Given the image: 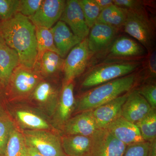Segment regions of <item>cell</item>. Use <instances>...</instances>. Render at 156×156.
Segmentation results:
<instances>
[{
  "mask_svg": "<svg viewBox=\"0 0 156 156\" xmlns=\"http://www.w3.org/2000/svg\"><path fill=\"white\" fill-rule=\"evenodd\" d=\"M17 106L13 109L12 114L23 130L56 131L52 126L50 117L38 109L28 105Z\"/></svg>",
  "mask_w": 156,
  "mask_h": 156,
  "instance_id": "cell-9",
  "label": "cell"
},
{
  "mask_svg": "<svg viewBox=\"0 0 156 156\" xmlns=\"http://www.w3.org/2000/svg\"><path fill=\"white\" fill-rule=\"evenodd\" d=\"M19 64V56L17 52L5 43L0 45V69L4 89L7 86L13 71Z\"/></svg>",
  "mask_w": 156,
  "mask_h": 156,
  "instance_id": "cell-23",
  "label": "cell"
},
{
  "mask_svg": "<svg viewBox=\"0 0 156 156\" xmlns=\"http://www.w3.org/2000/svg\"><path fill=\"white\" fill-rule=\"evenodd\" d=\"M147 70L150 75L153 77H155L156 74V50L150 54L148 59Z\"/></svg>",
  "mask_w": 156,
  "mask_h": 156,
  "instance_id": "cell-35",
  "label": "cell"
},
{
  "mask_svg": "<svg viewBox=\"0 0 156 156\" xmlns=\"http://www.w3.org/2000/svg\"><path fill=\"white\" fill-rule=\"evenodd\" d=\"M149 144L144 141L128 145L123 156H148Z\"/></svg>",
  "mask_w": 156,
  "mask_h": 156,
  "instance_id": "cell-33",
  "label": "cell"
},
{
  "mask_svg": "<svg viewBox=\"0 0 156 156\" xmlns=\"http://www.w3.org/2000/svg\"><path fill=\"white\" fill-rule=\"evenodd\" d=\"M62 146L66 156H87L91 144V136L62 135Z\"/></svg>",
  "mask_w": 156,
  "mask_h": 156,
  "instance_id": "cell-22",
  "label": "cell"
},
{
  "mask_svg": "<svg viewBox=\"0 0 156 156\" xmlns=\"http://www.w3.org/2000/svg\"><path fill=\"white\" fill-rule=\"evenodd\" d=\"M59 20L66 23L74 34L84 40L88 36V27L79 0H68L66 2L64 11Z\"/></svg>",
  "mask_w": 156,
  "mask_h": 156,
  "instance_id": "cell-13",
  "label": "cell"
},
{
  "mask_svg": "<svg viewBox=\"0 0 156 156\" xmlns=\"http://www.w3.org/2000/svg\"><path fill=\"white\" fill-rule=\"evenodd\" d=\"M76 105L73 82L64 84L55 112L51 118L52 126L56 131L61 132L66 123L71 118L72 115L75 110Z\"/></svg>",
  "mask_w": 156,
  "mask_h": 156,
  "instance_id": "cell-11",
  "label": "cell"
},
{
  "mask_svg": "<svg viewBox=\"0 0 156 156\" xmlns=\"http://www.w3.org/2000/svg\"><path fill=\"white\" fill-rule=\"evenodd\" d=\"M20 0H0V20H8L18 13Z\"/></svg>",
  "mask_w": 156,
  "mask_h": 156,
  "instance_id": "cell-30",
  "label": "cell"
},
{
  "mask_svg": "<svg viewBox=\"0 0 156 156\" xmlns=\"http://www.w3.org/2000/svg\"><path fill=\"white\" fill-rule=\"evenodd\" d=\"M105 129L127 146L144 141L136 125L129 122L122 116Z\"/></svg>",
  "mask_w": 156,
  "mask_h": 156,
  "instance_id": "cell-18",
  "label": "cell"
},
{
  "mask_svg": "<svg viewBox=\"0 0 156 156\" xmlns=\"http://www.w3.org/2000/svg\"><path fill=\"white\" fill-rule=\"evenodd\" d=\"M66 2L64 0H43L36 13L29 18L35 27L51 28L60 20Z\"/></svg>",
  "mask_w": 156,
  "mask_h": 156,
  "instance_id": "cell-12",
  "label": "cell"
},
{
  "mask_svg": "<svg viewBox=\"0 0 156 156\" xmlns=\"http://www.w3.org/2000/svg\"><path fill=\"white\" fill-rule=\"evenodd\" d=\"M79 2L85 21L90 29L96 23L101 11L94 0H79Z\"/></svg>",
  "mask_w": 156,
  "mask_h": 156,
  "instance_id": "cell-29",
  "label": "cell"
},
{
  "mask_svg": "<svg viewBox=\"0 0 156 156\" xmlns=\"http://www.w3.org/2000/svg\"><path fill=\"white\" fill-rule=\"evenodd\" d=\"M5 41H4V39H3L2 35L0 34V45L5 44Z\"/></svg>",
  "mask_w": 156,
  "mask_h": 156,
  "instance_id": "cell-41",
  "label": "cell"
},
{
  "mask_svg": "<svg viewBox=\"0 0 156 156\" xmlns=\"http://www.w3.org/2000/svg\"><path fill=\"white\" fill-rule=\"evenodd\" d=\"M91 54L87 38L70 51L64 59L62 69L64 75L63 85L73 82L75 78L84 73Z\"/></svg>",
  "mask_w": 156,
  "mask_h": 156,
  "instance_id": "cell-8",
  "label": "cell"
},
{
  "mask_svg": "<svg viewBox=\"0 0 156 156\" xmlns=\"http://www.w3.org/2000/svg\"><path fill=\"white\" fill-rule=\"evenodd\" d=\"M126 18L125 9L119 8L113 4L101 12L96 22L104 23L119 30L123 27Z\"/></svg>",
  "mask_w": 156,
  "mask_h": 156,
  "instance_id": "cell-25",
  "label": "cell"
},
{
  "mask_svg": "<svg viewBox=\"0 0 156 156\" xmlns=\"http://www.w3.org/2000/svg\"><path fill=\"white\" fill-rule=\"evenodd\" d=\"M51 29L54 44L58 50L59 56L64 58L76 45L82 40L74 34L66 23L58 20Z\"/></svg>",
  "mask_w": 156,
  "mask_h": 156,
  "instance_id": "cell-19",
  "label": "cell"
},
{
  "mask_svg": "<svg viewBox=\"0 0 156 156\" xmlns=\"http://www.w3.org/2000/svg\"><path fill=\"white\" fill-rule=\"evenodd\" d=\"M113 4L121 9L135 10L143 9L142 2L135 0H113Z\"/></svg>",
  "mask_w": 156,
  "mask_h": 156,
  "instance_id": "cell-34",
  "label": "cell"
},
{
  "mask_svg": "<svg viewBox=\"0 0 156 156\" xmlns=\"http://www.w3.org/2000/svg\"><path fill=\"white\" fill-rule=\"evenodd\" d=\"M43 0H20L18 13L30 18L41 7Z\"/></svg>",
  "mask_w": 156,
  "mask_h": 156,
  "instance_id": "cell-31",
  "label": "cell"
},
{
  "mask_svg": "<svg viewBox=\"0 0 156 156\" xmlns=\"http://www.w3.org/2000/svg\"><path fill=\"white\" fill-rule=\"evenodd\" d=\"M136 90L140 95L145 98L151 108L156 110V85L154 84H147Z\"/></svg>",
  "mask_w": 156,
  "mask_h": 156,
  "instance_id": "cell-32",
  "label": "cell"
},
{
  "mask_svg": "<svg viewBox=\"0 0 156 156\" xmlns=\"http://www.w3.org/2000/svg\"><path fill=\"white\" fill-rule=\"evenodd\" d=\"M0 34L6 45L17 52L20 64L34 69L37 56L36 27L29 18L17 13L1 21Z\"/></svg>",
  "mask_w": 156,
  "mask_h": 156,
  "instance_id": "cell-1",
  "label": "cell"
},
{
  "mask_svg": "<svg viewBox=\"0 0 156 156\" xmlns=\"http://www.w3.org/2000/svg\"><path fill=\"white\" fill-rule=\"evenodd\" d=\"M87 156H123L127 146L113 136L106 129H98L91 136Z\"/></svg>",
  "mask_w": 156,
  "mask_h": 156,
  "instance_id": "cell-10",
  "label": "cell"
},
{
  "mask_svg": "<svg viewBox=\"0 0 156 156\" xmlns=\"http://www.w3.org/2000/svg\"><path fill=\"white\" fill-rule=\"evenodd\" d=\"M0 85L4 88L3 86L2 76V71H1V69H0Z\"/></svg>",
  "mask_w": 156,
  "mask_h": 156,
  "instance_id": "cell-40",
  "label": "cell"
},
{
  "mask_svg": "<svg viewBox=\"0 0 156 156\" xmlns=\"http://www.w3.org/2000/svg\"><path fill=\"white\" fill-rule=\"evenodd\" d=\"M92 110L78 113L66 122L62 129V135L91 136L98 130Z\"/></svg>",
  "mask_w": 156,
  "mask_h": 156,
  "instance_id": "cell-14",
  "label": "cell"
},
{
  "mask_svg": "<svg viewBox=\"0 0 156 156\" xmlns=\"http://www.w3.org/2000/svg\"><path fill=\"white\" fill-rule=\"evenodd\" d=\"M110 55L119 57H131L145 55V48L136 41L127 37L118 38L110 48Z\"/></svg>",
  "mask_w": 156,
  "mask_h": 156,
  "instance_id": "cell-21",
  "label": "cell"
},
{
  "mask_svg": "<svg viewBox=\"0 0 156 156\" xmlns=\"http://www.w3.org/2000/svg\"><path fill=\"white\" fill-rule=\"evenodd\" d=\"M64 59L52 51H46L37 57L34 69L44 79H52L62 71Z\"/></svg>",
  "mask_w": 156,
  "mask_h": 156,
  "instance_id": "cell-20",
  "label": "cell"
},
{
  "mask_svg": "<svg viewBox=\"0 0 156 156\" xmlns=\"http://www.w3.org/2000/svg\"><path fill=\"white\" fill-rule=\"evenodd\" d=\"M61 90L52 79H43L36 87L27 102L51 119L58 103Z\"/></svg>",
  "mask_w": 156,
  "mask_h": 156,
  "instance_id": "cell-7",
  "label": "cell"
},
{
  "mask_svg": "<svg viewBox=\"0 0 156 156\" xmlns=\"http://www.w3.org/2000/svg\"><path fill=\"white\" fill-rule=\"evenodd\" d=\"M140 64L137 62H122L101 66L87 75L81 86L85 88H91L122 77L136 70Z\"/></svg>",
  "mask_w": 156,
  "mask_h": 156,
  "instance_id": "cell-4",
  "label": "cell"
},
{
  "mask_svg": "<svg viewBox=\"0 0 156 156\" xmlns=\"http://www.w3.org/2000/svg\"><path fill=\"white\" fill-rule=\"evenodd\" d=\"M119 30L110 26L96 22L90 29L87 37L91 53H98L106 49L113 43Z\"/></svg>",
  "mask_w": 156,
  "mask_h": 156,
  "instance_id": "cell-15",
  "label": "cell"
},
{
  "mask_svg": "<svg viewBox=\"0 0 156 156\" xmlns=\"http://www.w3.org/2000/svg\"><path fill=\"white\" fill-rule=\"evenodd\" d=\"M5 156H28V146L22 132L14 128L7 141Z\"/></svg>",
  "mask_w": 156,
  "mask_h": 156,
  "instance_id": "cell-24",
  "label": "cell"
},
{
  "mask_svg": "<svg viewBox=\"0 0 156 156\" xmlns=\"http://www.w3.org/2000/svg\"><path fill=\"white\" fill-rule=\"evenodd\" d=\"M135 76L128 75L105 83L89 90L76 101L75 111H91L129 92L134 86Z\"/></svg>",
  "mask_w": 156,
  "mask_h": 156,
  "instance_id": "cell-2",
  "label": "cell"
},
{
  "mask_svg": "<svg viewBox=\"0 0 156 156\" xmlns=\"http://www.w3.org/2000/svg\"><path fill=\"white\" fill-rule=\"evenodd\" d=\"M1 20H0V24H1Z\"/></svg>",
  "mask_w": 156,
  "mask_h": 156,
  "instance_id": "cell-43",
  "label": "cell"
},
{
  "mask_svg": "<svg viewBox=\"0 0 156 156\" xmlns=\"http://www.w3.org/2000/svg\"><path fill=\"white\" fill-rule=\"evenodd\" d=\"M5 95V89L0 85V111L3 110L2 104Z\"/></svg>",
  "mask_w": 156,
  "mask_h": 156,
  "instance_id": "cell-38",
  "label": "cell"
},
{
  "mask_svg": "<svg viewBox=\"0 0 156 156\" xmlns=\"http://www.w3.org/2000/svg\"><path fill=\"white\" fill-rule=\"evenodd\" d=\"M124 9L126 14L124 30L150 50L153 44L154 30L144 9L135 11Z\"/></svg>",
  "mask_w": 156,
  "mask_h": 156,
  "instance_id": "cell-5",
  "label": "cell"
},
{
  "mask_svg": "<svg viewBox=\"0 0 156 156\" xmlns=\"http://www.w3.org/2000/svg\"><path fill=\"white\" fill-rule=\"evenodd\" d=\"M144 141L151 142L156 139V113L152 109L148 114L136 124Z\"/></svg>",
  "mask_w": 156,
  "mask_h": 156,
  "instance_id": "cell-27",
  "label": "cell"
},
{
  "mask_svg": "<svg viewBox=\"0 0 156 156\" xmlns=\"http://www.w3.org/2000/svg\"><path fill=\"white\" fill-rule=\"evenodd\" d=\"M43 79L34 69L19 64L9 78L5 89V95L11 102H26Z\"/></svg>",
  "mask_w": 156,
  "mask_h": 156,
  "instance_id": "cell-3",
  "label": "cell"
},
{
  "mask_svg": "<svg viewBox=\"0 0 156 156\" xmlns=\"http://www.w3.org/2000/svg\"><path fill=\"white\" fill-rule=\"evenodd\" d=\"M0 156H5L4 154H0Z\"/></svg>",
  "mask_w": 156,
  "mask_h": 156,
  "instance_id": "cell-42",
  "label": "cell"
},
{
  "mask_svg": "<svg viewBox=\"0 0 156 156\" xmlns=\"http://www.w3.org/2000/svg\"><path fill=\"white\" fill-rule=\"evenodd\" d=\"M15 125L5 111H0V154H4L7 141Z\"/></svg>",
  "mask_w": 156,
  "mask_h": 156,
  "instance_id": "cell-28",
  "label": "cell"
},
{
  "mask_svg": "<svg viewBox=\"0 0 156 156\" xmlns=\"http://www.w3.org/2000/svg\"><path fill=\"white\" fill-rule=\"evenodd\" d=\"M148 151V156H156V140L150 142Z\"/></svg>",
  "mask_w": 156,
  "mask_h": 156,
  "instance_id": "cell-37",
  "label": "cell"
},
{
  "mask_svg": "<svg viewBox=\"0 0 156 156\" xmlns=\"http://www.w3.org/2000/svg\"><path fill=\"white\" fill-rule=\"evenodd\" d=\"M128 94H125L92 110L98 129H105L112 122L121 116L123 104Z\"/></svg>",
  "mask_w": 156,
  "mask_h": 156,
  "instance_id": "cell-17",
  "label": "cell"
},
{
  "mask_svg": "<svg viewBox=\"0 0 156 156\" xmlns=\"http://www.w3.org/2000/svg\"><path fill=\"white\" fill-rule=\"evenodd\" d=\"M28 156H44L39 154L36 151L30 147L28 146Z\"/></svg>",
  "mask_w": 156,
  "mask_h": 156,
  "instance_id": "cell-39",
  "label": "cell"
},
{
  "mask_svg": "<svg viewBox=\"0 0 156 156\" xmlns=\"http://www.w3.org/2000/svg\"><path fill=\"white\" fill-rule=\"evenodd\" d=\"M94 1L101 11L104 9L108 8L109 6L113 5V2L112 0H94Z\"/></svg>",
  "mask_w": 156,
  "mask_h": 156,
  "instance_id": "cell-36",
  "label": "cell"
},
{
  "mask_svg": "<svg viewBox=\"0 0 156 156\" xmlns=\"http://www.w3.org/2000/svg\"><path fill=\"white\" fill-rule=\"evenodd\" d=\"M152 109L145 98L135 90L128 94L127 99L122 107L121 115L136 125Z\"/></svg>",
  "mask_w": 156,
  "mask_h": 156,
  "instance_id": "cell-16",
  "label": "cell"
},
{
  "mask_svg": "<svg viewBox=\"0 0 156 156\" xmlns=\"http://www.w3.org/2000/svg\"><path fill=\"white\" fill-rule=\"evenodd\" d=\"M36 36L37 56L46 51H52L59 55L58 50L54 44L51 29L36 27Z\"/></svg>",
  "mask_w": 156,
  "mask_h": 156,
  "instance_id": "cell-26",
  "label": "cell"
},
{
  "mask_svg": "<svg viewBox=\"0 0 156 156\" xmlns=\"http://www.w3.org/2000/svg\"><path fill=\"white\" fill-rule=\"evenodd\" d=\"M28 146L44 156H66L62 146L61 136L51 130H23Z\"/></svg>",
  "mask_w": 156,
  "mask_h": 156,
  "instance_id": "cell-6",
  "label": "cell"
}]
</instances>
